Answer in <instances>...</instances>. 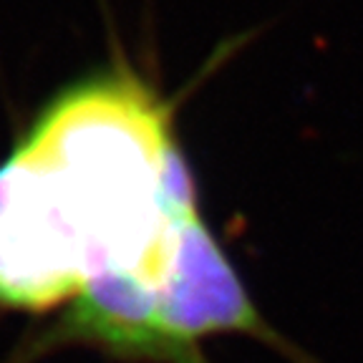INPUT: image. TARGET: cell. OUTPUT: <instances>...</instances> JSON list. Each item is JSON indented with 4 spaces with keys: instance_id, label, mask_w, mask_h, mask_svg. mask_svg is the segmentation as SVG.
Here are the masks:
<instances>
[{
    "instance_id": "cell-1",
    "label": "cell",
    "mask_w": 363,
    "mask_h": 363,
    "mask_svg": "<svg viewBox=\"0 0 363 363\" xmlns=\"http://www.w3.org/2000/svg\"><path fill=\"white\" fill-rule=\"evenodd\" d=\"M199 217L174 101L116 56L48 99L0 164V306L51 311L116 275L157 301L162 330Z\"/></svg>"
}]
</instances>
